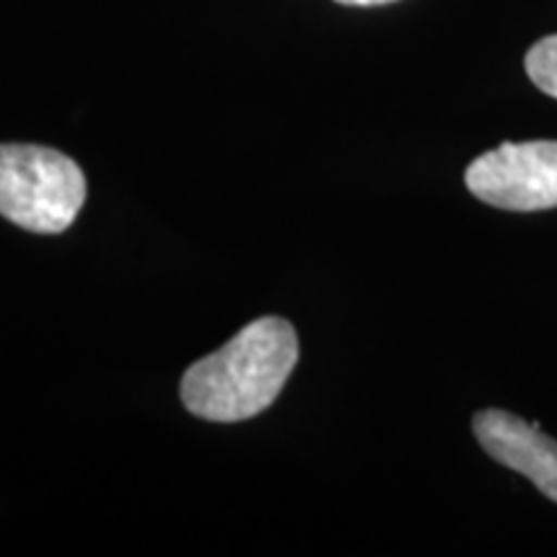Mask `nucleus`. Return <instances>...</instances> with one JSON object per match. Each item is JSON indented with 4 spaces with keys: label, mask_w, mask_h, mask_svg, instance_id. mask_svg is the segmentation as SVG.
<instances>
[{
    "label": "nucleus",
    "mask_w": 557,
    "mask_h": 557,
    "mask_svg": "<svg viewBox=\"0 0 557 557\" xmlns=\"http://www.w3.org/2000/svg\"><path fill=\"white\" fill-rule=\"evenodd\" d=\"M297 333L282 318H259L220 351L194 361L181 398L194 416L233 423L267 410L297 364Z\"/></svg>",
    "instance_id": "obj_1"
},
{
    "label": "nucleus",
    "mask_w": 557,
    "mask_h": 557,
    "mask_svg": "<svg viewBox=\"0 0 557 557\" xmlns=\"http://www.w3.org/2000/svg\"><path fill=\"white\" fill-rule=\"evenodd\" d=\"M468 189L485 205L511 212L557 207V143H506L468 169Z\"/></svg>",
    "instance_id": "obj_3"
},
{
    "label": "nucleus",
    "mask_w": 557,
    "mask_h": 557,
    "mask_svg": "<svg viewBox=\"0 0 557 557\" xmlns=\"http://www.w3.org/2000/svg\"><path fill=\"white\" fill-rule=\"evenodd\" d=\"M86 201V176L73 158L41 145H0V214L39 235L73 225Z\"/></svg>",
    "instance_id": "obj_2"
},
{
    "label": "nucleus",
    "mask_w": 557,
    "mask_h": 557,
    "mask_svg": "<svg viewBox=\"0 0 557 557\" xmlns=\"http://www.w3.org/2000/svg\"><path fill=\"white\" fill-rule=\"evenodd\" d=\"M341 5H385V3H395V0H336Z\"/></svg>",
    "instance_id": "obj_6"
},
{
    "label": "nucleus",
    "mask_w": 557,
    "mask_h": 557,
    "mask_svg": "<svg viewBox=\"0 0 557 557\" xmlns=\"http://www.w3.org/2000/svg\"><path fill=\"white\" fill-rule=\"evenodd\" d=\"M475 436L487 455L504 468L521 472L557 504V442L537 423L521 421L506 410H483L472 421Z\"/></svg>",
    "instance_id": "obj_4"
},
{
    "label": "nucleus",
    "mask_w": 557,
    "mask_h": 557,
    "mask_svg": "<svg viewBox=\"0 0 557 557\" xmlns=\"http://www.w3.org/2000/svg\"><path fill=\"white\" fill-rule=\"evenodd\" d=\"M527 73L534 86L557 99V34L537 41L527 52Z\"/></svg>",
    "instance_id": "obj_5"
}]
</instances>
